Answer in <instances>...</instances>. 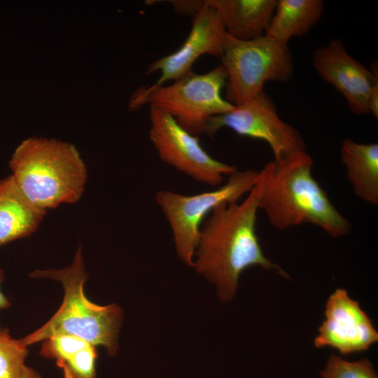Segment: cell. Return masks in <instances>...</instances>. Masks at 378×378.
<instances>
[{
  "mask_svg": "<svg viewBox=\"0 0 378 378\" xmlns=\"http://www.w3.org/2000/svg\"><path fill=\"white\" fill-rule=\"evenodd\" d=\"M264 184L262 169L257 183L243 201L219 204L201 225L193 267L216 285L223 302L235 295L240 274L251 266L258 265L289 277L264 255L256 234L257 213Z\"/></svg>",
  "mask_w": 378,
  "mask_h": 378,
  "instance_id": "obj_1",
  "label": "cell"
},
{
  "mask_svg": "<svg viewBox=\"0 0 378 378\" xmlns=\"http://www.w3.org/2000/svg\"><path fill=\"white\" fill-rule=\"evenodd\" d=\"M313 164L311 155L303 150L265 164L259 209L279 230L309 223L332 238L346 235L351 223L312 176Z\"/></svg>",
  "mask_w": 378,
  "mask_h": 378,
  "instance_id": "obj_2",
  "label": "cell"
},
{
  "mask_svg": "<svg viewBox=\"0 0 378 378\" xmlns=\"http://www.w3.org/2000/svg\"><path fill=\"white\" fill-rule=\"evenodd\" d=\"M8 164L26 197L46 211L76 203L84 192L88 170L70 144L29 138L15 149Z\"/></svg>",
  "mask_w": 378,
  "mask_h": 378,
  "instance_id": "obj_3",
  "label": "cell"
},
{
  "mask_svg": "<svg viewBox=\"0 0 378 378\" xmlns=\"http://www.w3.org/2000/svg\"><path fill=\"white\" fill-rule=\"evenodd\" d=\"M31 278H46L59 281L64 288V300L58 311L43 326L22 339L27 345L43 341L60 334L80 337L88 342L104 346L111 356L118 349V333L122 312L116 304L97 305L84 293L88 278L79 246L73 262L62 269L36 270Z\"/></svg>",
  "mask_w": 378,
  "mask_h": 378,
  "instance_id": "obj_4",
  "label": "cell"
},
{
  "mask_svg": "<svg viewBox=\"0 0 378 378\" xmlns=\"http://www.w3.org/2000/svg\"><path fill=\"white\" fill-rule=\"evenodd\" d=\"M227 74L220 64L206 74L192 71L169 85L142 86L132 94L130 108L149 105L171 116L189 133H204L210 118L232 111L235 106L223 98Z\"/></svg>",
  "mask_w": 378,
  "mask_h": 378,
  "instance_id": "obj_5",
  "label": "cell"
},
{
  "mask_svg": "<svg viewBox=\"0 0 378 378\" xmlns=\"http://www.w3.org/2000/svg\"><path fill=\"white\" fill-rule=\"evenodd\" d=\"M221 64L226 70V100L239 106L263 91L266 82H287L293 72L288 44L265 35L241 41L225 33Z\"/></svg>",
  "mask_w": 378,
  "mask_h": 378,
  "instance_id": "obj_6",
  "label": "cell"
},
{
  "mask_svg": "<svg viewBox=\"0 0 378 378\" xmlns=\"http://www.w3.org/2000/svg\"><path fill=\"white\" fill-rule=\"evenodd\" d=\"M260 171H236L222 186L210 191L186 195L160 190L155 201L167 219L178 256L193 267L201 225L211 211L223 203L238 202L257 183Z\"/></svg>",
  "mask_w": 378,
  "mask_h": 378,
  "instance_id": "obj_7",
  "label": "cell"
},
{
  "mask_svg": "<svg viewBox=\"0 0 378 378\" xmlns=\"http://www.w3.org/2000/svg\"><path fill=\"white\" fill-rule=\"evenodd\" d=\"M150 139L160 160L197 182L218 186L237 169L213 158L198 136L183 129L169 114L150 107Z\"/></svg>",
  "mask_w": 378,
  "mask_h": 378,
  "instance_id": "obj_8",
  "label": "cell"
},
{
  "mask_svg": "<svg viewBox=\"0 0 378 378\" xmlns=\"http://www.w3.org/2000/svg\"><path fill=\"white\" fill-rule=\"evenodd\" d=\"M223 127H228L241 136L265 141L273 153L274 161L306 150L300 132L280 118L274 104L264 90L235 106L232 111L211 117L204 133L214 137Z\"/></svg>",
  "mask_w": 378,
  "mask_h": 378,
  "instance_id": "obj_9",
  "label": "cell"
},
{
  "mask_svg": "<svg viewBox=\"0 0 378 378\" xmlns=\"http://www.w3.org/2000/svg\"><path fill=\"white\" fill-rule=\"evenodd\" d=\"M324 316L314 341L316 348L332 347L348 355L368 350L378 341L372 321L343 288L329 296Z\"/></svg>",
  "mask_w": 378,
  "mask_h": 378,
  "instance_id": "obj_10",
  "label": "cell"
},
{
  "mask_svg": "<svg viewBox=\"0 0 378 378\" xmlns=\"http://www.w3.org/2000/svg\"><path fill=\"white\" fill-rule=\"evenodd\" d=\"M312 62L318 76L344 97L353 113H370L368 99L371 88L378 78L377 66L370 71L352 57L342 42L337 38L316 49Z\"/></svg>",
  "mask_w": 378,
  "mask_h": 378,
  "instance_id": "obj_11",
  "label": "cell"
},
{
  "mask_svg": "<svg viewBox=\"0 0 378 378\" xmlns=\"http://www.w3.org/2000/svg\"><path fill=\"white\" fill-rule=\"evenodd\" d=\"M225 30L216 10L206 3L193 17L191 30L183 45L175 52L148 65L147 74L160 72L155 85H162L192 71L194 62L202 55L222 57Z\"/></svg>",
  "mask_w": 378,
  "mask_h": 378,
  "instance_id": "obj_12",
  "label": "cell"
},
{
  "mask_svg": "<svg viewBox=\"0 0 378 378\" xmlns=\"http://www.w3.org/2000/svg\"><path fill=\"white\" fill-rule=\"evenodd\" d=\"M46 214L26 197L12 175L0 181V246L32 234Z\"/></svg>",
  "mask_w": 378,
  "mask_h": 378,
  "instance_id": "obj_13",
  "label": "cell"
},
{
  "mask_svg": "<svg viewBox=\"0 0 378 378\" xmlns=\"http://www.w3.org/2000/svg\"><path fill=\"white\" fill-rule=\"evenodd\" d=\"M276 0H206L216 12L225 31L241 41L264 35Z\"/></svg>",
  "mask_w": 378,
  "mask_h": 378,
  "instance_id": "obj_14",
  "label": "cell"
},
{
  "mask_svg": "<svg viewBox=\"0 0 378 378\" xmlns=\"http://www.w3.org/2000/svg\"><path fill=\"white\" fill-rule=\"evenodd\" d=\"M341 162L354 194L361 200L378 204V144H360L345 139L340 148Z\"/></svg>",
  "mask_w": 378,
  "mask_h": 378,
  "instance_id": "obj_15",
  "label": "cell"
},
{
  "mask_svg": "<svg viewBox=\"0 0 378 378\" xmlns=\"http://www.w3.org/2000/svg\"><path fill=\"white\" fill-rule=\"evenodd\" d=\"M321 0H279L264 34L282 44L294 36H302L320 20Z\"/></svg>",
  "mask_w": 378,
  "mask_h": 378,
  "instance_id": "obj_16",
  "label": "cell"
},
{
  "mask_svg": "<svg viewBox=\"0 0 378 378\" xmlns=\"http://www.w3.org/2000/svg\"><path fill=\"white\" fill-rule=\"evenodd\" d=\"M28 354L22 339L13 338L6 330L0 332V378H20Z\"/></svg>",
  "mask_w": 378,
  "mask_h": 378,
  "instance_id": "obj_17",
  "label": "cell"
},
{
  "mask_svg": "<svg viewBox=\"0 0 378 378\" xmlns=\"http://www.w3.org/2000/svg\"><path fill=\"white\" fill-rule=\"evenodd\" d=\"M320 375L321 378H378L369 359L352 362L334 354L328 358Z\"/></svg>",
  "mask_w": 378,
  "mask_h": 378,
  "instance_id": "obj_18",
  "label": "cell"
},
{
  "mask_svg": "<svg viewBox=\"0 0 378 378\" xmlns=\"http://www.w3.org/2000/svg\"><path fill=\"white\" fill-rule=\"evenodd\" d=\"M97 358L95 346L90 343L57 365L64 378H96Z\"/></svg>",
  "mask_w": 378,
  "mask_h": 378,
  "instance_id": "obj_19",
  "label": "cell"
},
{
  "mask_svg": "<svg viewBox=\"0 0 378 378\" xmlns=\"http://www.w3.org/2000/svg\"><path fill=\"white\" fill-rule=\"evenodd\" d=\"M43 342L40 354L44 357L55 359L56 363L90 344L80 337L66 334L55 335Z\"/></svg>",
  "mask_w": 378,
  "mask_h": 378,
  "instance_id": "obj_20",
  "label": "cell"
},
{
  "mask_svg": "<svg viewBox=\"0 0 378 378\" xmlns=\"http://www.w3.org/2000/svg\"><path fill=\"white\" fill-rule=\"evenodd\" d=\"M170 4L178 14L195 16L205 5V0H170Z\"/></svg>",
  "mask_w": 378,
  "mask_h": 378,
  "instance_id": "obj_21",
  "label": "cell"
},
{
  "mask_svg": "<svg viewBox=\"0 0 378 378\" xmlns=\"http://www.w3.org/2000/svg\"><path fill=\"white\" fill-rule=\"evenodd\" d=\"M4 271L0 269V309L8 308L10 305L9 300L1 291V284L4 280ZM2 329L0 328V332Z\"/></svg>",
  "mask_w": 378,
  "mask_h": 378,
  "instance_id": "obj_22",
  "label": "cell"
},
{
  "mask_svg": "<svg viewBox=\"0 0 378 378\" xmlns=\"http://www.w3.org/2000/svg\"><path fill=\"white\" fill-rule=\"evenodd\" d=\"M20 378H43L32 368L24 365L22 368Z\"/></svg>",
  "mask_w": 378,
  "mask_h": 378,
  "instance_id": "obj_23",
  "label": "cell"
}]
</instances>
